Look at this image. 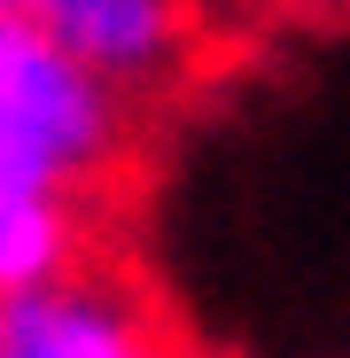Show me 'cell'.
<instances>
[{
	"label": "cell",
	"instance_id": "1",
	"mask_svg": "<svg viewBox=\"0 0 350 358\" xmlns=\"http://www.w3.org/2000/svg\"><path fill=\"white\" fill-rule=\"evenodd\" d=\"M0 117L24 125L63 164L71 187H101L133 141L125 94L109 78H94L78 55H63L31 8H0Z\"/></svg>",
	"mask_w": 350,
	"mask_h": 358
},
{
	"label": "cell",
	"instance_id": "2",
	"mask_svg": "<svg viewBox=\"0 0 350 358\" xmlns=\"http://www.w3.org/2000/svg\"><path fill=\"white\" fill-rule=\"evenodd\" d=\"M0 358H180L156 304L94 265L0 296Z\"/></svg>",
	"mask_w": 350,
	"mask_h": 358
},
{
	"label": "cell",
	"instance_id": "3",
	"mask_svg": "<svg viewBox=\"0 0 350 358\" xmlns=\"http://www.w3.org/2000/svg\"><path fill=\"white\" fill-rule=\"evenodd\" d=\"M31 16L47 24V39L63 55H78L117 94L163 86L195 55V8L187 0H39Z\"/></svg>",
	"mask_w": 350,
	"mask_h": 358
},
{
	"label": "cell",
	"instance_id": "4",
	"mask_svg": "<svg viewBox=\"0 0 350 358\" xmlns=\"http://www.w3.org/2000/svg\"><path fill=\"white\" fill-rule=\"evenodd\" d=\"M94 257V218L78 187H0V296L39 288Z\"/></svg>",
	"mask_w": 350,
	"mask_h": 358
},
{
	"label": "cell",
	"instance_id": "5",
	"mask_svg": "<svg viewBox=\"0 0 350 358\" xmlns=\"http://www.w3.org/2000/svg\"><path fill=\"white\" fill-rule=\"evenodd\" d=\"M0 8H39V0H0Z\"/></svg>",
	"mask_w": 350,
	"mask_h": 358
}]
</instances>
